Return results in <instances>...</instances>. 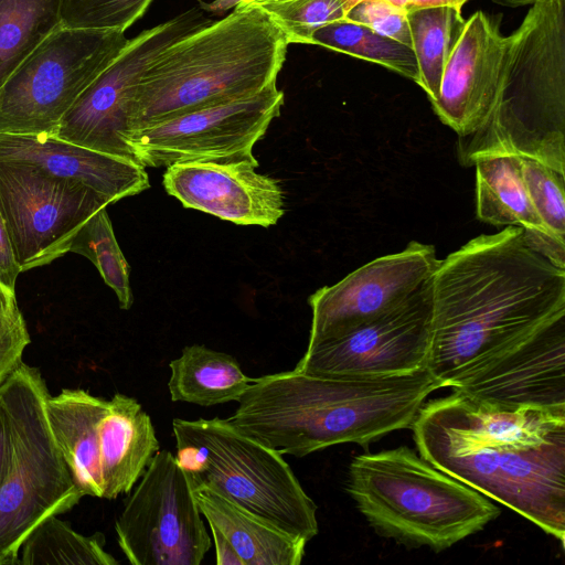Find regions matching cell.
<instances>
[{
    "label": "cell",
    "mask_w": 565,
    "mask_h": 565,
    "mask_svg": "<svg viewBox=\"0 0 565 565\" xmlns=\"http://www.w3.org/2000/svg\"><path fill=\"white\" fill-rule=\"evenodd\" d=\"M430 286L426 370L452 390L565 316V268L518 226L479 235L439 259Z\"/></svg>",
    "instance_id": "6da1fadb"
},
{
    "label": "cell",
    "mask_w": 565,
    "mask_h": 565,
    "mask_svg": "<svg viewBox=\"0 0 565 565\" xmlns=\"http://www.w3.org/2000/svg\"><path fill=\"white\" fill-rule=\"evenodd\" d=\"M411 429L439 470L565 539V408L495 407L454 391Z\"/></svg>",
    "instance_id": "7a4b0ae2"
},
{
    "label": "cell",
    "mask_w": 565,
    "mask_h": 565,
    "mask_svg": "<svg viewBox=\"0 0 565 565\" xmlns=\"http://www.w3.org/2000/svg\"><path fill=\"white\" fill-rule=\"evenodd\" d=\"M441 387L426 369L383 377L285 371L254 379L225 419L278 454L301 458L411 428L426 398Z\"/></svg>",
    "instance_id": "3957f363"
},
{
    "label": "cell",
    "mask_w": 565,
    "mask_h": 565,
    "mask_svg": "<svg viewBox=\"0 0 565 565\" xmlns=\"http://www.w3.org/2000/svg\"><path fill=\"white\" fill-rule=\"evenodd\" d=\"M288 45L259 4L238 2L228 15L180 38L153 60L136 87L129 132L277 84Z\"/></svg>",
    "instance_id": "277c9868"
},
{
    "label": "cell",
    "mask_w": 565,
    "mask_h": 565,
    "mask_svg": "<svg viewBox=\"0 0 565 565\" xmlns=\"http://www.w3.org/2000/svg\"><path fill=\"white\" fill-rule=\"evenodd\" d=\"M507 38L494 106L460 161L512 153L565 173V0H536Z\"/></svg>",
    "instance_id": "5b68a950"
},
{
    "label": "cell",
    "mask_w": 565,
    "mask_h": 565,
    "mask_svg": "<svg viewBox=\"0 0 565 565\" xmlns=\"http://www.w3.org/2000/svg\"><path fill=\"white\" fill-rule=\"evenodd\" d=\"M345 490L379 535L435 552L481 531L500 515L488 497L407 446L355 456Z\"/></svg>",
    "instance_id": "8992f818"
},
{
    "label": "cell",
    "mask_w": 565,
    "mask_h": 565,
    "mask_svg": "<svg viewBox=\"0 0 565 565\" xmlns=\"http://www.w3.org/2000/svg\"><path fill=\"white\" fill-rule=\"evenodd\" d=\"M175 459L204 486L280 530L306 540L319 531L317 505L282 455L218 417L174 418Z\"/></svg>",
    "instance_id": "52a82bcc"
},
{
    "label": "cell",
    "mask_w": 565,
    "mask_h": 565,
    "mask_svg": "<svg viewBox=\"0 0 565 565\" xmlns=\"http://www.w3.org/2000/svg\"><path fill=\"white\" fill-rule=\"evenodd\" d=\"M49 395L40 371L23 362L0 385L10 443L0 487V565H18L29 533L84 497L52 434Z\"/></svg>",
    "instance_id": "ba28073f"
},
{
    "label": "cell",
    "mask_w": 565,
    "mask_h": 565,
    "mask_svg": "<svg viewBox=\"0 0 565 565\" xmlns=\"http://www.w3.org/2000/svg\"><path fill=\"white\" fill-rule=\"evenodd\" d=\"M125 32L60 26L0 88V134L53 135L128 42Z\"/></svg>",
    "instance_id": "9c48e42d"
},
{
    "label": "cell",
    "mask_w": 565,
    "mask_h": 565,
    "mask_svg": "<svg viewBox=\"0 0 565 565\" xmlns=\"http://www.w3.org/2000/svg\"><path fill=\"white\" fill-rule=\"evenodd\" d=\"M115 531L132 565H200L212 545L191 480L167 449L135 484Z\"/></svg>",
    "instance_id": "30bf717a"
},
{
    "label": "cell",
    "mask_w": 565,
    "mask_h": 565,
    "mask_svg": "<svg viewBox=\"0 0 565 565\" xmlns=\"http://www.w3.org/2000/svg\"><path fill=\"white\" fill-rule=\"evenodd\" d=\"M211 21L200 9L192 8L129 39L66 113L53 136L135 161L126 137L142 74L167 46Z\"/></svg>",
    "instance_id": "8fae6325"
},
{
    "label": "cell",
    "mask_w": 565,
    "mask_h": 565,
    "mask_svg": "<svg viewBox=\"0 0 565 565\" xmlns=\"http://www.w3.org/2000/svg\"><path fill=\"white\" fill-rule=\"evenodd\" d=\"M109 204L83 183L0 161V213L21 271L68 253L79 226Z\"/></svg>",
    "instance_id": "7c38bea8"
},
{
    "label": "cell",
    "mask_w": 565,
    "mask_h": 565,
    "mask_svg": "<svg viewBox=\"0 0 565 565\" xmlns=\"http://www.w3.org/2000/svg\"><path fill=\"white\" fill-rule=\"evenodd\" d=\"M284 93L273 84L262 92L188 111L130 131L126 145L143 168L177 162L252 157L271 121L280 115Z\"/></svg>",
    "instance_id": "4fadbf2b"
},
{
    "label": "cell",
    "mask_w": 565,
    "mask_h": 565,
    "mask_svg": "<svg viewBox=\"0 0 565 565\" xmlns=\"http://www.w3.org/2000/svg\"><path fill=\"white\" fill-rule=\"evenodd\" d=\"M430 281L397 308L308 344L294 370L327 377H383L426 369L431 338Z\"/></svg>",
    "instance_id": "5bb4252c"
},
{
    "label": "cell",
    "mask_w": 565,
    "mask_h": 565,
    "mask_svg": "<svg viewBox=\"0 0 565 565\" xmlns=\"http://www.w3.org/2000/svg\"><path fill=\"white\" fill-rule=\"evenodd\" d=\"M435 246L411 242L403 250L377 257L308 299L312 319L308 344L342 333L404 303L433 276Z\"/></svg>",
    "instance_id": "9a60e30c"
},
{
    "label": "cell",
    "mask_w": 565,
    "mask_h": 565,
    "mask_svg": "<svg viewBox=\"0 0 565 565\" xmlns=\"http://www.w3.org/2000/svg\"><path fill=\"white\" fill-rule=\"evenodd\" d=\"M252 157L177 162L162 177L168 194L184 207L237 225H275L285 214V192L278 180L256 171Z\"/></svg>",
    "instance_id": "2e32d148"
},
{
    "label": "cell",
    "mask_w": 565,
    "mask_h": 565,
    "mask_svg": "<svg viewBox=\"0 0 565 565\" xmlns=\"http://www.w3.org/2000/svg\"><path fill=\"white\" fill-rule=\"evenodd\" d=\"M500 15L477 11L465 22L462 33L445 66L431 108L460 139L478 131L495 103L508 38L501 33Z\"/></svg>",
    "instance_id": "e0dca14e"
},
{
    "label": "cell",
    "mask_w": 565,
    "mask_h": 565,
    "mask_svg": "<svg viewBox=\"0 0 565 565\" xmlns=\"http://www.w3.org/2000/svg\"><path fill=\"white\" fill-rule=\"evenodd\" d=\"M452 391L505 408H565V316Z\"/></svg>",
    "instance_id": "ac0fdd59"
},
{
    "label": "cell",
    "mask_w": 565,
    "mask_h": 565,
    "mask_svg": "<svg viewBox=\"0 0 565 565\" xmlns=\"http://www.w3.org/2000/svg\"><path fill=\"white\" fill-rule=\"evenodd\" d=\"M0 161L26 163L51 175L83 183L110 204L150 186L146 169L135 161L49 134H0Z\"/></svg>",
    "instance_id": "d6986e66"
},
{
    "label": "cell",
    "mask_w": 565,
    "mask_h": 565,
    "mask_svg": "<svg viewBox=\"0 0 565 565\" xmlns=\"http://www.w3.org/2000/svg\"><path fill=\"white\" fill-rule=\"evenodd\" d=\"M207 521L218 565H299L307 541L294 536L204 486H192Z\"/></svg>",
    "instance_id": "ffe728a7"
},
{
    "label": "cell",
    "mask_w": 565,
    "mask_h": 565,
    "mask_svg": "<svg viewBox=\"0 0 565 565\" xmlns=\"http://www.w3.org/2000/svg\"><path fill=\"white\" fill-rule=\"evenodd\" d=\"M476 214L497 227L518 226L529 244L561 268H565V242L543 225L529 196L518 154L497 153L475 159Z\"/></svg>",
    "instance_id": "44dd1931"
},
{
    "label": "cell",
    "mask_w": 565,
    "mask_h": 565,
    "mask_svg": "<svg viewBox=\"0 0 565 565\" xmlns=\"http://www.w3.org/2000/svg\"><path fill=\"white\" fill-rule=\"evenodd\" d=\"M104 499L129 493L160 450L150 416L134 397L116 393L100 420Z\"/></svg>",
    "instance_id": "7402d4cb"
},
{
    "label": "cell",
    "mask_w": 565,
    "mask_h": 565,
    "mask_svg": "<svg viewBox=\"0 0 565 565\" xmlns=\"http://www.w3.org/2000/svg\"><path fill=\"white\" fill-rule=\"evenodd\" d=\"M107 399L83 388H65L46 398L54 439L84 495L104 497L99 426Z\"/></svg>",
    "instance_id": "603a6c76"
},
{
    "label": "cell",
    "mask_w": 565,
    "mask_h": 565,
    "mask_svg": "<svg viewBox=\"0 0 565 565\" xmlns=\"http://www.w3.org/2000/svg\"><path fill=\"white\" fill-rule=\"evenodd\" d=\"M169 367L171 399L204 407L237 402L254 380L234 356L203 344L184 347Z\"/></svg>",
    "instance_id": "cb8c5ba5"
},
{
    "label": "cell",
    "mask_w": 565,
    "mask_h": 565,
    "mask_svg": "<svg viewBox=\"0 0 565 565\" xmlns=\"http://www.w3.org/2000/svg\"><path fill=\"white\" fill-rule=\"evenodd\" d=\"M63 0H0V88L62 26Z\"/></svg>",
    "instance_id": "d4e9b609"
},
{
    "label": "cell",
    "mask_w": 565,
    "mask_h": 565,
    "mask_svg": "<svg viewBox=\"0 0 565 565\" xmlns=\"http://www.w3.org/2000/svg\"><path fill=\"white\" fill-rule=\"evenodd\" d=\"M407 21L419 71L418 85L430 102L438 95L445 66L466 20L461 9L446 6L408 11Z\"/></svg>",
    "instance_id": "484cf974"
},
{
    "label": "cell",
    "mask_w": 565,
    "mask_h": 565,
    "mask_svg": "<svg viewBox=\"0 0 565 565\" xmlns=\"http://www.w3.org/2000/svg\"><path fill=\"white\" fill-rule=\"evenodd\" d=\"M104 546L102 533L83 535L52 515L25 537L18 564L117 565L119 562Z\"/></svg>",
    "instance_id": "4316f807"
},
{
    "label": "cell",
    "mask_w": 565,
    "mask_h": 565,
    "mask_svg": "<svg viewBox=\"0 0 565 565\" xmlns=\"http://www.w3.org/2000/svg\"><path fill=\"white\" fill-rule=\"evenodd\" d=\"M311 44L376 63L419 83L413 49L365 25L348 20L328 23L312 34Z\"/></svg>",
    "instance_id": "83f0119b"
},
{
    "label": "cell",
    "mask_w": 565,
    "mask_h": 565,
    "mask_svg": "<svg viewBox=\"0 0 565 565\" xmlns=\"http://www.w3.org/2000/svg\"><path fill=\"white\" fill-rule=\"evenodd\" d=\"M88 258L116 294L119 307L128 310L134 301L129 265L117 243L106 207L88 217L71 239L68 253Z\"/></svg>",
    "instance_id": "f1b7e54d"
},
{
    "label": "cell",
    "mask_w": 565,
    "mask_h": 565,
    "mask_svg": "<svg viewBox=\"0 0 565 565\" xmlns=\"http://www.w3.org/2000/svg\"><path fill=\"white\" fill-rule=\"evenodd\" d=\"M353 0H280L259 4L282 31L288 44H311L321 26L344 20Z\"/></svg>",
    "instance_id": "f546056e"
},
{
    "label": "cell",
    "mask_w": 565,
    "mask_h": 565,
    "mask_svg": "<svg viewBox=\"0 0 565 565\" xmlns=\"http://www.w3.org/2000/svg\"><path fill=\"white\" fill-rule=\"evenodd\" d=\"M523 180L544 227L565 242V173L535 160L520 156Z\"/></svg>",
    "instance_id": "4dcf8cb0"
},
{
    "label": "cell",
    "mask_w": 565,
    "mask_h": 565,
    "mask_svg": "<svg viewBox=\"0 0 565 565\" xmlns=\"http://www.w3.org/2000/svg\"><path fill=\"white\" fill-rule=\"evenodd\" d=\"M153 0H63L62 25L125 32Z\"/></svg>",
    "instance_id": "1f68e13d"
},
{
    "label": "cell",
    "mask_w": 565,
    "mask_h": 565,
    "mask_svg": "<svg viewBox=\"0 0 565 565\" xmlns=\"http://www.w3.org/2000/svg\"><path fill=\"white\" fill-rule=\"evenodd\" d=\"M344 20L365 25L412 47L407 11L388 0H356L348 10Z\"/></svg>",
    "instance_id": "d6a6232c"
},
{
    "label": "cell",
    "mask_w": 565,
    "mask_h": 565,
    "mask_svg": "<svg viewBox=\"0 0 565 565\" xmlns=\"http://www.w3.org/2000/svg\"><path fill=\"white\" fill-rule=\"evenodd\" d=\"M30 341L18 305L0 313V385L22 363V354Z\"/></svg>",
    "instance_id": "836d02e7"
},
{
    "label": "cell",
    "mask_w": 565,
    "mask_h": 565,
    "mask_svg": "<svg viewBox=\"0 0 565 565\" xmlns=\"http://www.w3.org/2000/svg\"><path fill=\"white\" fill-rule=\"evenodd\" d=\"M21 269L17 263L12 244L0 213V285L15 294V282Z\"/></svg>",
    "instance_id": "e575fe53"
},
{
    "label": "cell",
    "mask_w": 565,
    "mask_h": 565,
    "mask_svg": "<svg viewBox=\"0 0 565 565\" xmlns=\"http://www.w3.org/2000/svg\"><path fill=\"white\" fill-rule=\"evenodd\" d=\"M356 0H353V3ZM394 4H397L405 9L407 12L412 10L423 9V8H435V7H455L457 9H461L462 6L469 0H388Z\"/></svg>",
    "instance_id": "d590c367"
},
{
    "label": "cell",
    "mask_w": 565,
    "mask_h": 565,
    "mask_svg": "<svg viewBox=\"0 0 565 565\" xmlns=\"http://www.w3.org/2000/svg\"><path fill=\"white\" fill-rule=\"evenodd\" d=\"M9 431L0 401V487L9 469Z\"/></svg>",
    "instance_id": "8d00e7d4"
},
{
    "label": "cell",
    "mask_w": 565,
    "mask_h": 565,
    "mask_svg": "<svg viewBox=\"0 0 565 565\" xmlns=\"http://www.w3.org/2000/svg\"><path fill=\"white\" fill-rule=\"evenodd\" d=\"M18 305L15 294L10 292L0 285V313L9 311Z\"/></svg>",
    "instance_id": "74e56055"
},
{
    "label": "cell",
    "mask_w": 565,
    "mask_h": 565,
    "mask_svg": "<svg viewBox=\"0 0 565 565\" xmlns=\"http://www.w3.org/2000/svg\"><path fill=\"white\" fill-rule=\"evenodd\" d=\"M501 4L508 6V7H520V6H526L532 4L536 0H494Z\"/></svg>",
    "instance_id": "f35d334b"
},
{
    "label": "cell",
    "mask_w": 565,
    "mask_h": 565,
    "mask_svg": "<svg viewBox=\"0 0 565 565\" xmlns=\"http://www.w3.org/2000/svg\"><path fill=\"white\" fill-rule=\"evenodd\" d=\"M271 1H280V0H241L239 2H250V3H255V4H262V3L271 2Z\"/></svg>",
    "instance_id": "ab89813d"
}]
</instances>
